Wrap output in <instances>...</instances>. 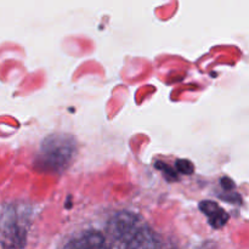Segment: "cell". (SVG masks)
Here are the masks:
<instances>
[{"mask_svg":"<svg viewBox=\"0 0 249 249\" xmlns=\"http://www.w3.org/2000/svg\"><path fill=\"white\" fill-rule=\"evenodd\" d=\"M63 249H111L107 237L96 230H88L71 238Z\"/></svg>","mask_w":249,"mask_h":249,"instance_id":"277c9868","label":"cell"},{"mask_svg":"<svg viewBox=\"0 0 249 249\" xmlns=\"http://www.w3.org/2000/svg\"><path fill=\"white\" fill-rule=\"evenodd\" d=\"M11 214L2 212V215L9 218V220L2 218V247L5 249H19L24 246L27 237L26 225H21L22 223H28L22 216H15L14 208H10Z\"/></svg>","mask_w":249,"mask_h":249,"instance_id":"3957f363","label":"cell"},{"mask_svg":"<svg viewBox=\"0 0 249 249\" xmlns=\"http://www.w3.org/2000/svg\"><path fill=\"white\" fill-rule=\"evenodd\" d=\"M77 153V141L67 134H53L41 142L36 165L46 172L65 170Z\"/></svg>","mask_w":249,"mask_h":249,"instance_id":"7a4b0ae2","label":"cell"},{"mask_svg":"<svg viewBox=\"0 0 249 249\" xmlns=\"http://www.w3.org/2000/svg\"><path fill=\"white\" fill-rule=\"evenodd\" d=\"M109 236L121 249H155V232L139 215L119 212L107 225Z\"/></svg>","mask_w":249,"mask_h":249,"instance_id":"6da1fadb","label":"cell"},{"mask_svg":"<svg viewBox=\"0 0 249 249\" xmlns=\"http://www.w3.org/2000/svg\"><path fill=\"white\" fill-rule=\"evenodd\" d=\"M199 209L207 216L212 228L220 229L225 226L229 221V214L226 213L225 209L221 208L215 202L209 201V199L202 201L199 203Z\"/></svg>","mask_w":249,"mask_h":249,"instance_id":"5b68a950","label":"cell"},{"mask_svg":"<svg viewBox=\"0 0 249 249\" xmlns=\"http://www.w3.org/2000/svg\"><path fill=\"white\" fill-rule=\"evenodd\" d=\"M175 167L180 173L185 175H191L195 172L194 164L187 160H178L177 163H175Z\"/></svg>","mask_w":249,"mask_h":249,"instance_id":"8992f818","label":"cell"},{"mask_svg":"<svg viewBox=\"0 0 249 249\" xmlns=\"http://www.w3.org/2000/svg\"><path fill=\"white\" fill-rule=\"evenodd\" d=\"M156 167H157L158 169L163 170V172H167V174H168V175H170V177H173V178H177V174H175V173L173 172V170L170 169V168L168 167L167 164H163V163H160V162H157V163H156Z\"/></svg>","mask_w":249,"mask_h":249,"instance_id":"52a82bcc","label":"cell"}]
</instances>
